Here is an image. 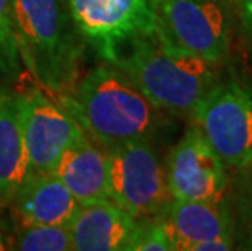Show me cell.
Wrapping results in <instances>:
<instances>
[{
  "mask_svg": "<svg viewBox=\"0 0 252 251\" xmlns=\"http://www.w3.org/2000/svg\"><path fill=\"white\" fill-rule=\"evenodd\" d=\"M61 105L101 148L132 141H155L173 124V116L153 105L132 80L111 64L78 77Z\"/></svg>",
  "mask_w": 252,
  "mask_h": 251,
  "instance_id": "cell-1",
  "label": "cell"
},
{
  "mask_svg": "<svg viewBox=\"0 0 252 251\" xmlns=\"http://www.w3.org/2000/svg\"><path fill=\"white\" fill-rule=\"evenodd\" d=\"M111 66L130 78L153 105L186 119H190L198 101L221 78L220 66L176 51L157 35L128 42Z\"/></svg>",
  "mask_w": 252,
  "mask_h": 251,
  "instance_id": "cell-2",
  "label": "cell"
},
{
  "mask_svg": "<svg viewBox=\"0 0 252 251\" xmlns=\"http://www.w3.org/2000/svg\"><path fill=\"white\" fill-rule=\"evenodd\" d=\"M13 25L23 69L41 87L67 92L87 51L67 0H13Z\"/></svg>",
  "mask_w": 252,
  "mask_h": 251,
  "instance_id": "cell-3",
  "label": "cell"
},
{
  "mask_svg": "<svg viewBox=\"0 0 252 251\" xmlns=\"http://www.w3.org/2000/svg\"><path fill=\"white\" fill-rule=\"evenodd\" d=\"M192 124L215 148L224 167H252V87L238 77L220 78L195 106Z\"/></svg>",
  "mask_w": 252,
  "mask_h": 251,
  "instance_id": "cell-4",
  "label": "cell"
},
{
  "mask_svg": "<svg viewBox=\"0 0 252 251\" xmlns=\"http://www.w3.org/2000/svg\"><path fill=\"white\" fill-rule=\"evenodd\" d=\"M109 201L137 220L161 217L171 202L163 158L152 141L106 148Z\"/></svg>",
  "mask_w": 252,
  "mask_h": 251,
  "instance_id": "cell-5",
  "label": "cell"
},
{
  "mask_svg": "<svg viewBox=\"0 0 252 251\" xmlns=\"http://www.w3.org/2000/svg\"><path fill=\"white\" fill-rule=\"evenodd\" d=\"M157 38L221 67L229 57V25L220 0H153Z\"/></svg>",
  "mask_w": 252,
  "mask_h": 251,
  "instance_id": "cell-6",
  "label": "cell"
},
{
  "mask_svg": "<svg viewBox=\"0 0 252 251\" xmlns=\"http://www.w3.org/2000/svg\"><path fill=\"white\" fill-rule=\"evenodd\" d=\"M80 36L111 64L133 39L157 35L153 0H67Z\"/></svg>",
  "mask_w": 252,
  "mask_h": 251,
  "instance_id": "cell-7",
  "label": "cell"
},
{
  "mask_svg": "<svg viewBox=\"0 0 252 251\" xmlns=\"http://www.w3.org/2000/svg\"><path fill=\"white\" fill-rule=\"evenodd\" d=\"M164 167L173 199L226 201V167L197 126L192 124L171 148Z\"/></svg>",
  "mask_w": 252,
  "mask_h": 251,
  "instance_id": "cell-8",
  "label": "cell"
},
{
  "mask_svg": "<svg viewBox=\"0 0 252 251\" xmlns=\"http://www.w3.org/2000/svg\"><path fill=\"white\" fill-rule=\"evenodd\" d=\"M20 111L30 173H52L61 155L87 137L75 117L42 90L20 93Z\"/></svg>",
  "mask_w": 252,
  "mask_h": 251,
  "instance_id": "cell-9",
  "label": "cell"
},
{
  "mask_svg": "<svg viewBox=\"0 0 252 251\" xmlns=\"http://www.w3.org/2000/svg\"><path fill=\"white\" fill-rule=\"evenodd\" d=\"M174 251H228L234 248V222L226 201L171 199L161 215Z\"/></svg>",
  "mask_w": 252,
  "mask_h": 251,
  "instance_id": "cell-10",
  "label": "cell"
},
{
  "mask_svg": "<svg viewBox=\"0 0 252 251\" xmlns=\"http://www.w3.org/2000/svg\"><path fill=\"white\" fill-rule=\"evenodd\" d=\"M68 230L77 251H130L138 220L104 199L82 204Z\"/></svg>",
  "mask_w": 252,
  "mask_h": 251,
  "instance_id": "cell-11",
  "label": "cell"
},
{
  "mask_svg": "<svg viewBox=\"0 0 252 251\" xmlns=\"http://www.w3.org/2000/svg\"><path fill=\"white\" fill-rule=\"evenodd\" d=\"M10 201L25 227H68L82 207L54 173H30Z\"/></svg>",
  "mask_w": 252,
  "mask_h": 251,
  "instance_id": "cell-12",
  "label": "cell"
},
{
  "mask_svg": "<svg viewBox=\"0 0 252 251\" xmlns=\"http://www.w3.org/2000/svg\"><path fill=\"white\" fill-rule=\"evenodd\" d=\"M52 173L65 184L80 204L109 199L106 150L96 145L88 136L61 155Z\"/></svg>",
  "mask_w": 252,
  "mask_h": 251,
  "instance_id": "cell-13",
  "label": "cell"
},
{
  "mask_svg": "<svg viewBox=\"0 0 252 251\" xmlns=\"http://www.w3.org/2000/svg\"><path fill=\"white\" fill-rule=\"evenodd\" d=\"M28 173L20 95L0 83V202L10 201Z\"/></svg>",
  "mask_w": 252,
  "mask_h": 251,
  "instance_id": "cell-14",
  "label": "cell"
},
{
  "mask_svg": "<svg viewBox=\"0 0 252 251\" xmlns=\"http://www.w3.org/2000/svg\"><path fill=\"white\" fill-rule=\"evenodd\" d=\"M23 73L13 25V0H0V83H12Z\"/></svg>",
  "mask_w": 252,
  "mask_h": 251,
  "instance_id": "cell-15",
  "label": "cell"
},
{
  "mask_svg": "<svg viewBox=\"0 0 252 251\" xmlns=\"http://www.w3.org/2000/svg\"><path fill=\"white\" fill-rule=\"evenodd\" d=\"M13 250L21 251H72L68 227L62 225H26L18 233Z\"/></svg>",
  "mask_w": 252,
  "mask_h": 251,
  "instance_id": "cell-16",
  "label": "cell"
},
{
  "mask_svg": "<svg viewBox=\"0 0 252 251\" xmlns=\"http://www.w3.org/2000/svg\"><path fill=\"white\" fill-rule=\"evenodd\" d=\"M130 251H174L173 240L161 217L138 220V230Z\"/></svg>",
  "mask_w": 252,
  "mask_h": 251,
  "instance_id": "cell-17",
  "label": "cell"
},
{
  "mask_svg": "<svg viewBox=\"0 0 252 251\" xmlns=\"http://www.w3.org/2000/svg\"><path fill=\"white\" fill-rule=\"evenodd\" d=\"M244 31L252 36V0H233Z\"/></svg>",
  "mask_w": 252,
  "mask_h": 251,
  "instance_id": "cell-18",
  "label": "cell"
},
{
  "mask_svg": "<svg viewBox=\"0 0 252 251\" xmlns=\"http://www.w3.org/2000/svg\"><path fill=\"white\" fill-rule=\"evenodd\" d=\"M10 247L7 245V240H5V235L2 232V228H0V251H3V250H8Z\"/></svg>",
  "mask_w": 252,
  "mask_h": 251,
  "instance_id": "cell-19",
  "label": "cell"
},
{
  "mask_svg": "<svg viewBox=\"0 0 252 251\" xmlns=\"http://www.w3.org/2000/svg\"><path fill=\"white\" fill-rule=\"evenodd\" d=\"M251 250H252V238H251V247H249Z\"/></svg>",
  "mask_w": 252,
  "mask_h": 251,
  "instance_id": "cell-20",
  "label": "cell"
},
{
  "mask_svg": "<svg viewBox=\"0 0 252 251\" xmlns=\"http://www.w3.org/2000/svg\"><path fill=\"white\" fill-rule=\"evenodd\" d=\"M220 2H221V0H220Z\"/></svg>",
  "mask_w": 252,
  "mask_h": 251,
  "instance_id": "cell-21",
  "label": "cell"
}]
</instances>
